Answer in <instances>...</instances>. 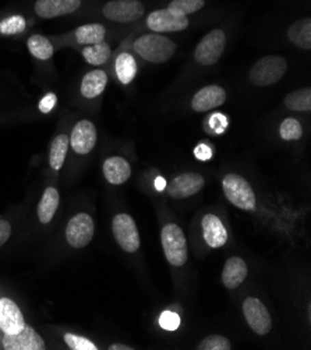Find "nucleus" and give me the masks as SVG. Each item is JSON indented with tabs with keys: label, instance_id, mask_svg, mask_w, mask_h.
Listing matches in <instances>:
<instances>
[{
	"label": "nucleus",
	"instance_id": "obj_4",
	"mask_svg": "<svg viewBox=\"0 0 311 350\" xmlns=\"http://www.w3.org/2000/svg\"><path fill=\"white\" fill-rule=\"evenodd\" d=\"M222 187L226 198L234 206L243 209V211H253V209H256V194L250 183L245 178H241L240 174H226L222 180Z\"/></svg>",
	"mask_w": 311,
	"mask_h": 350
},
{
	"label": "nucleus",
	"instance_id": "obj_36",
	"mask_svg": "<svg viewBox=\"0 0 311 350\" xmlns=\"http://www.w3.org/2000/svg\"><path fill=\"white\" fill-rule=\"evenodd\" d=\"M56 103H57V96L53 94V92H49V94H46L42 99H41V102H40V111L42 112V113H49V112H52L53 111V108L56 107Z\"/></svg>",
	"mask_w": 311,
	"mask_h": 350
},
{
	"label": "nucleus",
	"instance_id": "obj_24",
	"mask_svg": "<svg viewBox=\"0 0 311 350\" xmlns=\"http://www.w3.org/2000/svg\"><path fill=\"white\" fill-rule=\"evenodd\" d=\"M68 146H70V142H68V135L66 134H59L53 138V142L51 144V151H49V165L53 170H60L64 165Z\"/></svg>",
	"mask_w": 311,
	"mask_h": 350
},
{
	"label": "nucleus",
	"instance_id": "obj_21",
	"mask_svg": "<svg viewBox=\"0 0 311 350\" xmlns=\"http://www.w3.org/2000/svg\"><path fill=\"white\" fill-rule=\"evenodd\" d=\"M59 191L55 187H46L38 204V219L41 224L48 225L52 222L59 208Z\"/></svg>",
	"mask_w": 311,
	"mask_h": 350
},
{
	"label": "nucleus",
	"instance_id": "obj_23",
	"mask_svg": "<svg viewBox=\"0 0 311 350\" xmlns=\"http://www.w3.org/2000/svg\"><path fill=\"white\" fill-rule=\"evenodd\" d=\"M107 35V29L102 24L92 23V24H85L81 25L76 29L75 37L77 44L80 45H95L99 42H103Z\"/></svg>",
	"mask_w": 311,
	"mask_h": 350
},
{
	"label": "nucleus",
	"instance_id": "obj_6",
	"mask_svg": "<svg viewBox=\"0 0 311 350\" xmlns=\"http://www.w3.org/2000/svg\"><path fill=\"white\" fill-rule=\"evenodd\" d=\"M94 219L90 214L80 213L68 221L66 226V240L73 249L87 247L94 237Z\"/></svg>",
	"mask_w": 311,
	"mask_h": 350
},
{
	"label": "nucleus",
	"instance_id": "obj_14",
	"mask_svg": "<svg viewBox=\"0 0 311 350\" xmlns=\"http://www.w3.org/2000/svg\"><path fill=\"white\" fill-rule=\"evenodd\" d=\"M204 178L198 173H183L180 176L175 178L169 183L167 187V193L172 198L176 200H183V198H189L194 194H197L198 191L202 190L204 187Z\"/></svg>",
	"mask_w": 311,
	"mask_h": 350
},
{
	"label": "nucleus",
	"instance_id": "obj_32",
	"mask_svg": "<svg viewBox=\"0 0 311 350\" xmlns=\"http://www.w3.org/2000/svg\"><path fill=\"white\" fill-rule=\"evenodd\" d=\"M197 349L198 350H230L232 345L229 339L222 335H210L200 342Z\"/></svg>",
	"mask_w": 311,
	"mask_h": 350
},
{
	"label": "nucleus",
	"instance_id": "obj_3",
	"mask_svg": "<svg viewBox=\"0 0 311 350\" xmlns=\"http://www.w3.org/2000/svg\"><path fill=\"white\" fill-rule=\"evenodd\" d=\"M162 247L167 262L174 267H183L187 261V240L182 228L176 224L165 225L161 233Z\"/></svg>",
	"mask_w": 311,
	"mask_h": 350
},
{
	"label": "nucleus",
	"instance_id": "obj_11",
	"mask_svg": "<svg viewBox=\"0 0 311 350\" xmlns=\"http://www.w3.org/2000/svg\"><path fill=\"white\" fill-rule=\"evenodd\" d=\"M243 314L250 328L258 335L269 334L272 320L264 303L256 297H247L243 303Z\"/></svg>",
	"mask_w": 311,
	"mask_h": 350
},
{
	"label": "nucleus",
	"instance_id": "obj_10",
	"mask_svg": "<svg viewBox=\"0 0 311 350\" xmlns=\"http://www.w3.org/2000/svg\"><path fill=\"white\" fill-rule=\"evenodd\" d=\"M147 25L157 33L179 32L189 27V18L167 8L152 12L147 18Z\"/></svg>",
	"mask_w": 311,
	"mask_h": 350
},
{
	"label": "nucleus",
	"instance_id": "obj_38",
	"mask_svg": "<svg viewBox=\"0 0 311 350\" xmlns=\"http://www.w3.org/2000/svg\"><path fill=\"white\" fill-rule=\"evenodd\" d=\"M12 236V225L6 219H0V247L5 246Z\"/></svg>",
	"mask_w": 311,
	"mask_h": 350
},
{
	"label": "nucleus",
	"instance_id": "obj_26",
	"mask_svg": "<svg viewBox=\"0 0 311 350\" xmlns=\"http://www.w3.org/2000/svg\"><path fill=\"white\" fill-rule=\"evenodd\" d=\"M115 70L122 84H130L137 76V62L130 53H120L116 59Z\"/></svg>",
	"mask_w": 311,
	"mask_h": 350
},
{
	"label": "nucleus",
	"instance_id": "obj_15",
	"mask_svg": "<svg viewBox=\"0 0 311 350\" xmlns=\"http://www.w3.org/2000/svg\"><path fill=\"white\" fill-rule=\"evenodd\" d=\"M81 0H37L33 12L44 20L72 14L79 10Z\"/></svg>",
	"mask_w": 311,
	"mask_h": 350
},
{
	"label": "nucleus",
	"instance_id": "obj_27",
	"mask_svg": "<svg viewBox=\"0 0 311 350\" xmlns=\"http://www.w3.org/2000/svg\"><path fill=\"white\" fill-rule=\"evenodd\" d=\"M285 107L293 112H310L311 111V90L301 88L290 92L285 98Z\"/></svg>",
	"mask_w": 311,
	"mask_h": 350
},
{
	"label": "nucleus",
	"instance_id": "obj_25",
	"mask_svg": "<svg viewBox=\"0 0 311 350\" xmlns=\"http://www.w3.org/2000/svg\"><path fill=\"white\" fill-rule=\"evenodd\" d=\"M29 53L38 60H49L53 56L55 48L52 42L41 33L31 35L27 42Z\"/></svg>",
	"mask_w": 311,
	"mask_h": 350
},
{
	"label": "nucleus",
	"instance_id": "obj_28",
	"mask_svg": "<svg viewBox=\"0 0 311 350\" xmlns=\"http://www.w3.org/2000/svg\"><path fill=\"white\" fill-rule=\"evenodd\" d=\"M111 56V46L107 42L87 45L83 49V57L91 66H102Z\"/></svg>",
	"mask_w": 311,
	"mask_h": 350
},
{
	"label": "nucleus",
	"instance_id": "obj_18",
	"mask_svg": "<svg viewBox=\"0 0 311 350\" xmlns=\"http://www.w3.org/2000/svg\"><path fill=\"white\" fill-rule=\"evenodd\" d=\"M247 264L240 257H232L226 261L222 271V284L228 289H237L247 278Z\"/></svg>",
	"mask_w": 311,
	"mask_h": 350
},
{
	"label": "nucleus",
	"instance_id": "obj_20",
	"mask_svg": "<svg viewBox=\"0 0 311 350\" xmlns=\"http://www.w3.org/2000/svg\"><path fill=\"white\" fill-rule=\"evenodd\" d=\"M108 84V76L103 70H92L83 77L80 92L87 99H94L102 95Z\"/></svg>",
	"mask_w": 311,
	"mask_h": 350
},
{
	"label": "nucleus",
	"instance_id": "obj_22",
	"mask_svg": "<svg viewBox=\"0 0 311 350\" xmlns=\"http://www.w3.org/2000/svg\"><path fill=\"white\" fill-rule=\"evenodd\" d=\"M288 38L292 44L303 49H311V18H301L288 29Z\"/></svg>",
	"mask_w": 311,
	"mask_h": 350
},
{
	"label": "nucleus",
	"instance_id": "obj_40",
	"mask_svg": "<svg viewBox=\"0 0 311 350\" xmlns=\"http://www.w3.org/2000/svg\"><path fill=\"white\" fill-rule=\"evenodd\" d=\"M109 349H111V350H133L134 347H130V346L122 345V343H115V345H112Z\"/></svg>",
	"mask_w": 311,
	"mask_h": 350
},
{
	"label": "nucleus",
	"instance_id": "obj_37",
	"mask_svg": "<svg viewBox=\"0 0 311 350\" xmlns=\"http://www.w3.org/2000/svg\"><path fill=\"white\" fill-rule=\"evenodd\" d=\"M213 154H214L213 148L206 144H198L194 150V155L198 161H208L213 158Z\"/></svg>",
	"mask_w": 311,
	"mask_h": 350
},
{
	"label": "nucleus",
	"instance_id": "obj_19",
	"mask_svg": "<svg viewBox=\"0 0 311 350\" xmlns=\"http://www.w3.org/2000/svg\"><path fill=\"white\" fill-rule=\"evenodd\" d=\"M103 174L111 185L119 186L129 180L131 176V167L124 158L111 157L103 162Z\"/></svg>",
	"mask_w": 311,
	"mask_h": 350
},
{
	"label": "nucleus",
	"instance_id": "obj_2",
	"mask_svg": "<svg viewBox=\"0 0 311 350\" xmlns=\"http://www.w3.org/2000/svg\"><path fill=\"white\" fill-rule=\"evenodd\" d=\"M288 63L282 56L269 55L261 57L250 70L249 79L254 85L268 87L278 83L286 73Z\"/></svg>",
	"mask_w": 311,
	"mask_h": 350
},
{
	"label": "nucleus",
	"instance_id": "obj_29",
	"mask_svg": "<svg viewBox=\"0 0 311 350\" xmlns=\"http://www.w3.org/2000/svg\"><path fill=\"white\" fill-rule=\"evenodd\" d=\"M27 28V21L20 14H13L0 21V33L10 37V35H17L24 32Z\"/></svg>",
	"mask_w": 311,
	"mask_h": 350
},
{
	"label": "nucleus",
	"instance_id": "obj_34",
	"mask_svg": "<svg viewBox=\"0 0 311 350\" xmlns=\"http://www.w3.org/2000/svg\"><path fill=\"white\" fill-rule=\"evenodd\" d=\"M159 325L166 331H176L180 327L179 314L174 311H163L159 317Z\"/></svg>",
	"mask_w": 311,
	"mask_h": 350
},
{
	"label": "nucleus",
	"instance_id": "obj_13",
	"mask_svg": "<svg viewBox=\"0 0 311 350\" xmlns=\"http://www.w3.org/2000/svg\"><path fill=\"white\" fill-rule=\"evenodd\" d=\"M25 320L20 307L9 297L0 299V332L14 335L23 331Z\"/></svg>",
	"mask_w": 311,
	"mask_h": 350
},
{
	"label": "nucleus",
	"instance_id": "obj_39",
	"mask_svg": "<svg viewBox=\"0 0 311 350\" xmlns=\"http://www.w3.org/2000/svg\"><path fill=\"white\" fill-rule=\"evenodd\" d=\"M155 189H157L158 191L165 190V189H166V180H165L163 178H157V179H155Z\"/></svg>",
	"mask_w": 311,
	"mask_h": 350
},
{
	"label": "nucleus",
	"instance_id": "obj_35",
	"mask_svg": "<svg viewBox=\"0 0 311 350\" xmlns=\"http://www.w3.org/2000/svg\"><path fill=\"white\" fill-rule=\"evenodd\" d=\"M208 124L211 127V131H214L215 134H222L228 127V119L224 113L215 112L208 118Z\"/></svg>",
	"mask_w": 311,
	"mask_h": 350
},
{
	"label": "nucleus",
	"instance_id": "obj_1",
	"mask_svg": "<svg viewBox=\"0 0 311 350\" xmlns=\"http://www.w3.org/2000/svg\"><path fill=\"white\" fill-rule=\"evenodd\" d=\"M134 49L147 62L159 64L167 62L175 55L176 44L163 37V35L154 32L141 35L140 38H137L134 42Z\"/></svg>",
	"mask_w": 311,
	"mask_h": 350
},
{
	"label": "nucleus",
	"instance_id": "obj_16",
	"mask_svg": "<svg viewBox=\"0 0 311 350\" xmlns=\"http://www.w3.org/2000/svg\"><path fill=\"white\" fill-rule=\"evenodd\" d=\"M226 100V92L219 85H208L201 88L191 99V108L195 112L204 113L213 111Z\"/></svg>",
	"mask_w": 311,
	"mask_h": 350
},
{
	"label": "nucleus",
	"instance_id": "obj_17",
	"mask_svg": "<svg viewBox=\"0 0 311 350\" xmlns=\"http://www.w3.org/2000/svg\"><path fill=\"white\" fill-rule=\"evenodd\" d=\"M201 228H202L204 240L210 247L219 249L225 246L228 241V232L225 229V225L217 215H213V214L205 215L201 221Z\"/></svg>",
	"mask_w": 311,
	"mask_h": 350
},
{
	"label": "nucleus",
	"instance_id": "obj_7",
	"mask_svg": "<svg viewBox=\"0 0 311 350\" xmlns=\"http://www.w3.org/2000/svg\"><path fill=\"white\" fill-rule=\"evenodd\" d=\"M112 232L118 244L126 253H135L140 249V234L130 215L118 214L112 221Z\"/></svg>",
	"mask_w": 311,
	"mask_h": 350
},
{
	"label": "nucleus",
	"instance_id": "obj_8",
	"mask_svg": "<svg viewBox=\"0 0 311 350\" xmlns=\"http://www.w3.org/2000/svg\"><path fill=\"white\" fill-rule=\"evenodd\" d=\"M144 5L138 0H111L102 9L103 16L113 23H133L144 16Z\"/></svg>",
	"mask_w": 311,
	"mask_h": 350
},
{
	"label": "nucleus",
	"instance_id": "obj_5",
	"mask_svg": "<svg viewBox=\"0 0 311 350\" xmlns=\"http://www.w3.org/2000/svg\"><path fill=\"white\" fill-rule=\"evenodd\" d=\"M225 32L219 28L213 29L198 42L194 52V57L202 66H213L221 59L225 51Z\"/></svg>",
	"mask_w": 311,
	"mask_h": 350
},
{
	"label": "nucleus",
	"instance_id": "obj_30",
	"mask_svg": "<svg viewBox=\"0 0 311 350\" xmlns=\"http://www.w3.org/2000/svg\"><path fill=\"white\" fill-rule=\"evenodd\" d=\"M280 135L285 142H296L303 135V127L297 119L288 118L281 123Z\"/></svg>",
	"mask_w": 311,
	"mask_h": 350
},
{
	"label": "nucleus",
	"instance_id": "obj_12",
	"mask_svg": "<svg viewBox=\"0 0 311 350\" xmlns=\"http://www.w3.org/2000/svg\"><path fill=\"white\" fill-rule=\"evenodd\" d=\"M96 129L95 124L90 120H80L72 130L70 138V147L72 150L79 155H87L90 154L95 144H96Z\"/></svg>",
	"mask_w": 311,
	"mask_h": 350
},
{
	"label": "nucleus",
	"instance_id": "obj_33",
	"mask_svg": "<svg viewBox=\"0 0 311 350\" xmlns=\"http://www.w3.org/2000/svg\"><path fill=\"white\" fill-rule=\"evenodd\" d=\"M64 343L72 350H96L98 347L87 338L75 335V334H66Z\"/></svg>",
	"mask_w": 311,
	"mask_h": 350
},
{
	"label": "nucleus",
	"instance_id": "obj_31",
	"mask_svg": "<svg viewBox=\"0 0 311 350\" xmlns=\"http://www.w3.org/2000/svg\"><path fill=\"white\" fill-rule=\"evenodd\" d=\"M205 5V0H172L169 9L178 12L182 16H187L201 10Z\"/></svg>",
	"mask_w": 311,
	"mask_h": 350
},
{
	"label": "nucleus",
	"instance_id": "obj_9",
	"mask_svg": "<svg viewBox=\"0 0 311 350\" xmlns=\"http://www.w3.org/2000/svg\"><path fill=\"white\" fill-rule=\"evenodd\" d=\"M0 347L5 350H45L46 343L36 329L25 324L18 334L9 335L2 332Z\"/></svg>",
	"mask_w": 311,
	"mask_h": 350
}]
</instances>
